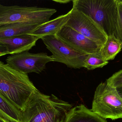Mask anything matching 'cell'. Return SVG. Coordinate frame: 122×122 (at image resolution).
Returning <instances> with one entry per match:
<instances>
[{
	"instance_id": "cell-2",
	"label": "cell",
	"mask_w": 122,
	"mask_h": 122,
	"mask_svg": "<svg viewBox=\"0 0 122 122\" xmlns=\"http://www.w3.org/2000/svg\"><path fill=\"white\" fill-rule=\"evenodd\" d=\"M38 90L28 74L20 73L0 61V93L21 111Z\"/></svg>"
},
{
	"instance_id": "cell-6",
	"label": "cell",
	"mask_w": 122,
	"mask_h": 122,
	"mask_svg": "<svg viewBox=\"0 0 122 122\" xmlns=\"http://www.w3.org/2000/svg\"><path fill=\"white\" fill-rule=\"evenodd\" d=\"M41 39L52 53L51 57L53 62L62 63L72 69L84 67L86 54L75 51L56 36H46Z\"/></svg>"
},
{
	"instance_id": "cell-12",
	"label": "cell",
	"mask_w": 122,
	"mask_h": 122,
	"mask_svg": "<svg viewBox=\"0 0 122 122\" xmlns=\"http://www.w3.org/2000/svg\"><path fill=\"white\" fill-rule=\"evenodd\" d=\"M69 19V13L61 15L57 18L39 25L30 34L41 39L46 36H56L57 32L65 26Z\"/></svg>"
},
{
	"instance_id": "cell-14",
	"label": "cell",
	"mask_w": 122,
	"mask_h": 122,
	"mask_svg": "<svg viewBox=\"0 0 122 122\" xmlns=\"http://www.w3.org/2000/svg\"><path fill=\"white\" fill-rule=\"evenodd\" d=\"M0 116L10 122H21L22 112L0 93Z\"/></svg>"
},
{
	"instance_id": "cell-11",
	"label": "cell",
	"mask_w": 122,
	"mask_h": 122,
	"mask_svg": "<svg viewBox=\"0 0 122 122\" xmlns=\"http://www.w3.org/2000/svg\"><path fill=\"white\" fill-rule=\"evenodd\" d=\"M64 122H107L91 110L81 104L72 108L69 111Z\"/></svg>"
},
{
	"instance_id": "cell-9",
	"label": "cell",
	"mask_w": 122,
	"mask_h": 122,
	"mask_svg": "<svg viewBox=\"0 0 122 122\" xmlns=\"http://www.w3.org/2000/svg\"><path fill=\"white\" fill-rule=\"evenodd\" d=\"M56 36L77 51L87 54L97 53L102 47L70 27L64 26Z\"/></svg>"
},
{
	"instance_id": "cell-8",
	"label": "cell",
	"mask_w": 122,
	"mask_h": 122,
	"mask_svg": "<svg viewBox=\"0 0 122 122\" xmlns=\"http://www.w3.org/2000/svg\"><path fill=\"white\" fill-rule=\"evenodd\" d=\"M6 62L16 71L27 74L33 72L41 73L46 69L47 63L53 61L51 56L46 53H32L26 51L9 56Z\"/></svg>"
},
{
	"instance_id": "cell-13",
	"label": "cell",
	"mask_w": 122,
	"mask_h": 122,
	"mask_svg": "<svg viewBox=\"0 0 122 122\" xmlns=\"http://www.w3.org/2000/svg\"><path fill=\"white\" fill-rule=\"evenodd\" d=\"M39 25L29 22H19L0 26V39L30 34Z\"/></svg>"
},
{
	"instance_id": "cell-18",
	"label": "cell",
	"mask_w": 122,
	"mask_h": 122,
	"mask_svg": "<svg viewBox=\"0 0 122 122\" xmlns=\"http://www.w3.org/2000/svg\"><path fill=\"white\" fill-rule=\"evenodd\" d=\"M106 82L108 85L115 88L122 86V69L115 73Z\"/></svg>"
},
{
	"instance_id": "cell-17",
	"label": "cell",
	"mask_w": 122,
	"mask_h": 122,
	"mask_svg": "<svg viewBox=\"0 0 122 122\" xmlns=\"http://www.w3.org/2000/svg\"><path fill=\"white\" fill-rule=\"evenodd\" d=\"M117 16L115 37L122 43V0H117Z\"/></svg>"
},
{
	"instance_id": "cell-3",
	"label": "cell",
	"mask_w": 122,
	"mask_h": 122,
	"mask_svg": "<svg viewBox=\"0 0 122 122\" xmlns=\"http://www.w3.org/2000/svg\"><path fill=\"white\" fill-rule=\"evenodd\" d=\"M117 0H75L73 7L90 17L107 36L115 37Z\"/></svg>"
},
{
	"instance_id": "cell-15",
	"label": "cell",
	"mask_w": 122,
	"mask_h": 122,
	"mask_svg": "<svg viewBox=\"0 0 122 122\" xmlns=\"http://www.w3.org/2000/svg\"><path fill=\"white\" fill-rule=\"evenodd\" d=\"M122 48V42L114 36H109L99 52L103 58L108 61L113 60Z\"/></svg>"
},
{
	"instance_id": "cell-4",
	"label": "cell",
	"mask_w": 122,
	"mask_h": 122,
	"mask_svg": "<svg viewBox=\"0 0 122 122\" xmlns=\"http://www.w3.org/2000/svg\"><path fill=\"white\" fill-rule=\"evenodd\" d=\"M56 10L37 6H5L0 4V26L29 22L41 25L50 20Z\"/></svg>"
},
{
	"instance_id": "cell-19",
	"label": "cell",
	"mask_w": 122,
	"mask_h": 122,
	"mask_svg": "<svg viewBox=\"0 0 122 122\" xmlns=\"http://www.w3.org/2000/svg\"><path fill=\"white\" fill-rule=\"evenodd\" d=\"M8 54L9 53L5 46L0 43V57Z\"/></svg>"
},
{
	"instance_id": "cell-16",
	"label": "cell",
	"mask_w": 122,
	"mask_h": 122,
	"mask_svg": "<svg viewBox=\"0 0 122 122\" xmlns=\"http://www.w3.org/2000/svg\"><path fill=\"white\" fill-rule=\"evenodd\" d=\"M108 63V61L103 58L99 52L87 55L84 67L88 70H93L97 68H102Z\"/></svg>"
},
{
	"instance_id": "cell-22",
	"label": "cell",
	"mask_w": 122,
	"mask_h": 122,
	"mask_svg": "<svg viewBox=\"0 0 122 122\" xmlns=\"http://www.w3.org/2000/svg\"><path fill=\"white\" fill-rule=\"evenodd\" d=\"M0 122H10L0 116Z\"/></svg>"
},
{
	"instance_id": "cell-1",
	"label": "cell",
	"mask_w": 122,
	"mask_h": 122,
	"mask_svg": "<svg viewBox=\"0 0 122 122\" xmlns=\"http://www.w3.org/2000/svg\"><path fill=\"white\" fill-rule=\"evenodd\" d=\"M72 104L36 91L22 112L21 122H64Z\"/></svg>"
},
{
	"instance_id": "cell-10",
	"label": "cell",
	"mask_w": 122,
	"mask_h": 122,
	"mask_svg": "<svg viewBox=\"0 0 122 122\" xmlns=\"http://www.w3.org/2000/svg\"><path fill=\"white\" fill-rule=\"evenodd\" d=\"M40 38L31 34H24L15 37L0 39V43L7 48L9 54L13 55L28 51L36 46Z\"/></svg>"
},
{
	"instance_id": "cell-5",
	"label": "cell",
	"mask_w": 122,
	"mask_h": 122,
	"mask_svg": "<svg viewBox=\"0 0 122 122\" xmlns=\"http://www.w3.org/2000/svg\"><path fill=\"white\" fill-rule=\"evenodd\" d=\"M91 110L103 119H122V99L116 88L107 82L100 83L96 89Z\"/></svg>"
},
{
	"instance_id": "cell-7",
	"label": "cell",
	"mask_w": 122,
	"mask_h": 122,
	"mask_svg": "<svg viewBox=\"0 0 122 122\" xmlns=\"http://www.w3.org/2000/svg\"><path fill=\"white\" fill-rule=\"evenodd\" d=\"M69 19L65 26L71 28L102 47L108 36L92 18L74 7L68 12Z\"/></svg>"
},
{
	"instance_id": "cell-20",
	"label": "cell",
	"mask_w": 122,
	"mask_h": 122,
	"mask_svg": "<svg viewBox=\"0 0 122 122\" xmlns=\"http://www.w3.org/2000/svg\"><path fill=\"white\" fill-rule=\"evenodd\" d=\"M53 1L57 3H59L61 4H66L69 3L70 1H72V0H53Z\"/></svg>"
},
{
	"instance_id": "cell-21",
	"label": "cell",
	"mask_w": 122,
	"mask_h": 122,
	"mask_svg": "<svg viewBox=\"0 0 122 122\" xmlns=\"http://www.w3.org/2000/svg\"><path fill=\"white\" fill-rule=\"evenodd\" d=\"M117 93L122 99V86L116 88Z\"/></svg>"
}]
</instances>
